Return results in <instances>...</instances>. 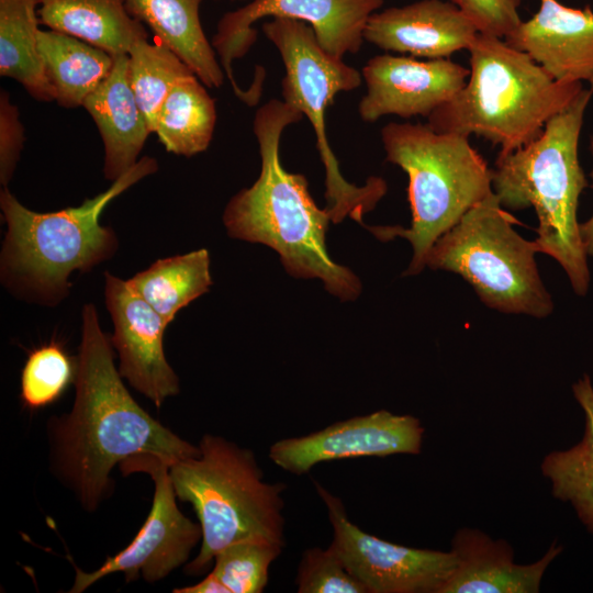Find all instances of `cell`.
<instances>
[{
    "mask_svg": "<svg viewBox=\"0 0 593 593\" xmlns=\"http://www.w3.org/2000/svg\"><path fill=\"white\" fill-rule=\"evenodd\" d=\"M82 108L96 123L103 143V175L114 181L138 161L153 133L130 83L127 54L113 56L111 71Z\"/></svg>",
    "mask_w": 593,
    "mask_h": 593,
    "instance_id": "cell-19",
    "label": "cell"
},
{
    "mask_svg": "<svg viewBox=\"0 0 593 593\" xmlns=\"http://www.w3.org/2000/svg\"><path fill=\"white\" fill-rule=\"evenodd\" d=\"M77 377V357L52 340L30 351L21 372V401L38 410L58 401Z\"/></svg>",
    "mask_w": 593,
    "mask_h": 593,
    "instance_id": "cell-28",
    "label": "cell"
},
{
    "mask_svg": "<svg viewBox=\"0 0 593 593\" xmlns=\"http://www.w3.org/2000/svg\"><path fill=\"white\" fill-rule=\"evenodd\" d=\"M120 466L124 475L134 472L150 475L155 484L152 508L132 542L108 557L99 569L85 572L75 567L71 593L82 592L115 572H123L126 581L135 580L139 574L148 582L159 581L186 563L202 538L200 524L189 519L178 508L167 461L145 454L131 457Z\"/></svg>",
    "mask_w": 593,
    "mask_h": 593,
    "instance_id": "cell-11",
    "label": "cell"
},
{
    "mask_svg": "<svg viewBox=\"0 0 593 593\" xmlns=\"http://www.w3.org/2000/svg\"><path fill=\"white\" fill-rule=\"evenodd\" d=\"M456 570L441 593H537L544 573L562 548L552 544L536 562L517 564L504 540L472 528H460L451 541Z\"/></svg>",
    "mask_w": 593,
    "mask_h": 593,
    "instance_id": "cell-18",
    "label": "cell"
},
{
    "mask_svg": "<svg viewBox=\"0 0 593 593\" xmlns=\"http://www.w3.org/2000/svg\"><path fill=\"white\" fill-rule=\"evenodd\" d=\"M38 0H0V75L18 81L40 102H52L38 48Z\"/></svg>",
    "mask_w": 593,
    "mask_h": 593,
    "instance_id": "cell-24",
    "label": "cell"
},
{
    "mask_svg": "<svg viewBox=\"0 0 593 593\" xmlns=\"http://www.w3.org/2000/svg\"><path fill=\"white\" fill-rule=\"evenodd\" d=\"M205 87L189 74L175 82L165 99L154 133L167 152L192 157L208 149L215 130L216 105Z\"/></svg>",
    "mask_w": 593,
    "mask_h": 593,
    "instance_id": "cell-23",
    "label": "cell"
},
{
    "mask_svg": "<svg viewBox=\"0 0 593 593\" xmlns=\"http://www.w3.org/2000/svg\"><path fill=\"white\" fill-rule=\"evenodd\" d=\"M518 223L492 192L434 243L426 266L458 273L491 309L546 317L553 302L538 273L537 247L514 230Z\"/></svg>",
    "mask_w": 593,
    "mask_h": 593,
    "instance_id": "cell-8",
    "label": "cell"
},
{
    "mask_svg": "<svg viewBox=\"0 0 593 593\" xmlns=\"http://www.w3.org/2000/svg\"><path fill=\"white\" fill-rule=\"evenodd\" d=\"M361 76L366 93L358 113L362 121L376 122L385 115L428 118L463 88L469 69L450 58L383 54L370 58Z\"/></svg>",
    "mask_w": 593,
    "mask_h": 593,
    "instance_id": "cell-14",
    "label": "cell"
},
{
    "mask_svg": "<svg viewBox=\"0 0 593 593\" xmlns=\"http://www.w3.org/2000/svg\"><path fill=\"white\" fill-rule=\"evenodd\" d=\"M202 0H125L132 16L145 23L156 41L181 58L209 88H219L225 72L200 19Z\"/></svg>",
    "mask_w": 593,
    "mask_h": 593,
    "instance_id": "cell-20",
    "label": "cell"
},
{
    "mask_svg": "<svg viewBox=\"0 0 593 593\" xmlns=\"http://www.w3.org/2000/svg\"><path fill=\"white\" fill-rule=\"evenodd\" d=\"M284 547L265 538H251L223 548L211 570L228 593H261L271 564Z\"/></svg>",
    "mask_w": 593,
    "mask_h": 593,
    "instance_id": "cell-29",
    "label": "cell"
},
{
    "mask_svg": "<svg viewBox=\"0 0 593 593\" xmlns=\"http://www.w3.org/2000/svg\"><path fill=\"white\" fill-rule=\"evenodd\" d=\"M381 141L387 160L409 177L411 226H366L381 240L400 236L411 243L413 257L403 275L412 276L425 268L434 243L493 192L492 169L469 137L427 123L390 122Z\"/></svg>",
    "mask_w": 593,
    "mask_h": 593,
    "instance_id": "cell-7",
    "label": "cell"
},
{
    "mask_svg": "<svg viewBox=\"0 0 593 593\" xmlns=\"http://www.w3.org/2000/svg\"><path fill=\"white\" fill-rule=\"evenodd\" d=\"M479 31L450 1L418 0L374 12L363 38L377 47L426 59L469 49Z\"/></svg>",
    "mask_w": 593,
    "mask_h": 593,
    "instance_id": "cell-17",
    "label": "cell"
},
{
    "mask_svg": "<svg viewBox=\"0 0 593 593\" xmlns=\"http://www.w3.org/2000/svg\"><path fill=\"white\" fill-rule=\"evenodd\" d=\"M237 1H247V0H237Z\"/></svg>",
    "mask_w": 593,
    "mask_h": 593,
    "instance_id": "cell-35",
    "label": "cell"
},
{
    "mask_svg": "<svg viewBox=\"0 0 593 593\" xmlns=\"http://www.w3.org/2000/svg\"><path fill=\"white\" fill-rule=\"evenodd\" d=\"M590 150L593 158V134L590 137ZM591 178L593 188V168L591 171ZM579 233L586 256L593 257V215L588 221L579 224Z\"/></svg>",
    "mask_w": 593,
    "mask_h": 593,
    "instance_id": "cell-34",
    "label": "cell"
},
{
    "mask_svg": "<svg viewBox=\"0 0 593 593\" xmlns=\"http://www.w3.org/2000/svg\"><path fill=\"white\" fill-rule=\"evenodd\" d=\"M81 318L74 405L51 421L49 429L58 477L85 510L94 511L112 491L116 465L145 454L169 463L198 456L200 448L165 427L130 394L94 304L83 305Z\"/></svg>",
    "mask_w": 593,
    "mask_h": 593,
    "instance_id": "cell-1",
    "label": "cell"
},
{
    "mask_svg": "<svg viewBox=\"0 0 593 593\" xmlns=\"http://www.w3.org/2000/svg\"><path fill=\"white\" fill-rule=\"evenodd\" d=\"M593 90L583 88L542 133L515 152L497 157L492 188L507 210L533 208L538 217V253L556 259L572 289L585 295L590 286L588 256L583 249L577 210L589 186L579 160V139Z\"/></svg>",
    "mask_w": 593,
    "mask_h": 593,
    "instance_id": "cell-4",
    "label": "cell"
},
{
    "mask_svg": "<svg viewBox=\"0 0 593 593\" xmlns=\"http://www.w3.org/2000/svg\"><path fill=\"white\" fill-rule=\"evenodd\" d=\"M475 25L479 33L505 38L523 21L522 0H449Z\"/></svg>",
    "mask_w": 593,
    "mask_h": 593,
    "instance_id": "cell-31",
    "label": "cell"
},
{
    "mask_svg": "<svg viewBox=\"0 0 593 593\" xmlns=\"http://www.w3.org/2000/svg\"><path fill=\"white\" fill-rule=\"evenodd\" d=\"M158 163L144 156L111 186L78 206L35 212L4 187L0 209L7 232L0 255L4 287L27 302L55 306L68 296L69 276L110 259L119 247L114 231L100 223L107 205L125 190L155 174Z\"/></svg>",
    "mask_w": 593,
    "mask_h": 593,
    "instance_id": "cell-3",
    "label": "cell"
},
{
    "mask_svg": "<svg viewBox=\"0 0 593 593\" xmlns=\"http://www.w3.org/2000/svg\"><path fill=\"white\" fill-rule=\"evenodd\" d=\"M37 14L48 30L75 36L112 56L128 54L137 40L148 37L125 0H38Z\"/></svg>",
    "mask_w": 593,
    "mask_h": 593,
    "instance_id": "cell-21",
    "label": "cell"
},
{
    "mask_svg": "<svg viewBox=\"0 0 593 593\" xmlns=\"http://www.w3.org/2000/svg\"><path fill=\"white\" fill-rule=\"evenodd\" d=\"M333 529L329 546L367 593H441L457 567L452 550L413 548L368 534L348 517L342 500L314 482Z\"/></svg>",
    "mask_w": 593,
    "mask_h": 593,
    "instance_id": "cell-12",
    "label": "cell"
},
{
    "mask_svg": "<svg viewBox=\"0 0 593 593\" xmlns=\"http://www.w3.org/2000/svg\"><path fill=\"white\" fill-rule=\"evenodd\" d=\"M127 57L133 93L154 133L159 110L175 82L194 72L171 49L157 41L149 43L147 37L137 40Z\"/></svg>",
    "mask_w": 593,
    "mask_h": 593,
    "instance_id": "cell-27",
    "label": "cell"
},
{
    "mask_svg": "<svg viewBox=\"0 0 593 593\" xmlns=\"http://www.w3.org/2000/svg\"><path fill=\"white\" fill-rule=\"evenodd\" d=\"M424 427L410 414L387 410L338 421L304 436L282 438L268 451L282 470L302 475L326 461L392 455H418Z\"/></svg>",
    "mask_w": 593,
    "mask_h": 593,
    "instance_id": "cell-13",
    "label": "cell"
},
{
    "mask_svg": "<svg viewBox=\"0 0 593 593\" xmlns=\"http://www.w3.org/2000/svg\"><path fill=\"white\" fill-rule=\"evenodd\" d=\"M198 446V456L168 463L177 499L192 505L202 532L187 573L202 574L223 548L240 540L265 538L284 547L287 484L266 481L251 449L212 434Z\"/></svg>",
    "mask_w": 593,
    "mask_h": 593,
    "instance_id": "cell-6",
    "label": "cell"
},
{
    "mask_svg": "<svg viewBox=\"0 0 593 593\" xmlns=\"http://www.w3.org/2000/svg\"><path fill=\"white\" fill-rule=\"evenodd\" d=\"M105 278V305L113 322L111 337L118 351L119 372L157 407L179 393V378L168 363L164 334L168 323L135 291L128 280L110 272Z\"/></svg>",
    "mask_w": 593,
    "mask_h": 593,
    "instance_id": "cell-15",
    "label": "cell"
},
{
    "mask_svg": "<svg viewBox=\"0 0 593 593\" xmlns=\"http://www.w3.org/2000/svg\"><path fill=\"white\" fill-rule=\"evenodd\" d=\"M585 415L582 440L566 450L548 454L541 472L551 483L552 495L569 502L589 532L593 533V385L589 376L572 385Z\"/></svg>",
    "mask_w": 593,
    "mask_h": 593,
    "instance_id": "cell-25",
    "label": "cell"
},
{
    "mask_svg": "<svg viewBox=\"0 0 593 593\" xmlns=\"http://www.w3.org/2000/svg\"><path fill=\"white\" fill-rule=\"evenodd\" d=\"M175 593H228L224 584L216 578V575L210 571L203 580L200 582L177 588L174 590Z\"/></svg>",
    "mask_w": 593,
    "mask_h": 593,
    "instance_id": "cell-33",
    "label": "cell"
},
{
    "mask_svg": "<svg viewBox=\"0 0 593 593\" xmlns=\"http://www.w3.org/2000/svg\"><path fill=\"white\" fill-rule=\"evenodd\" d=\"M295 584L299 593H367L331 546L303 551Z\"/></svg>",
    "mask_w": 593,
    "mask_h": 593,
    "instance_id": "cell-30",
    "label": "cell"
},
{
    "mask_svg": "<svg viewBox=\"0 0 593 593\" xmlns=\"http://www.w3.org/2000/svg\"><path fill=\"white\" fill-rule=\"evenodd\" d=\"M468 51L466 85L427 124L438 132L482 137L500 147L497 157L537 138L583 89L582 83L555 80L502 37L478 33Z\"/></svg>",
    "mask_w": 593,
    "mask_h": 593,
    "instance_id": "cell-5",
    "label": "cell"
},
{
    "mask_svg": "<svg viewBox=\"0 0 593 593\" xmlns=\"http://www.w3.org/2000/svg\"><path fill=\"white\" fill-rule=\"evenodd\" d=\"M24 127L18 107L8 91L0 92V182L7 187L15 171L24 146Z\"/></svg>",
    "mask_w": 593,
    "mask_h": 593,
    "instance_id": "cell-32",
    "label": "cell"
},
{
    "mask_svg": "<svg viewBox=\"0 0 593 593\" xmlns=\"http://www.w3.org/2000/svg\"><path fill=\"white\" fill-rule=\"evenodd\" d=\"M302 119V113L283 100L271 99L257 110L253 131L260 174L228 201L223 223L228 236L272 248L292 277L318 279L331 294L351 301L359 296L361 282L327 251L329 212L317 206L305 176L288 171L280 160L282 132Z\"/></svg>",
    "mask_w": 593,
    "mask_h": 593,
    "instance_id": "cell-2",
    "label": "cell"
},
{
    "mask_svg": "<svg viewBox=\"0 0 593 593\" xmlns=\"http://www.w3.org/2000/svg\"><path fill=\"white\" fill-rule=\"evenodd\" d=\"M528 54L555 80L593 90V10L539 0L538 11L504 38Z\"/></svg>",
    "mask_w": 593,
    "mask_h": 593,
    "instance_id": "cell-16",
    "label": "cell"
},
{
    "mask_svg": "<svg viewBox=\"0 0 593 593\" xmlns=\"http://www.w3.org/2000/svg\"><path fill=\"white\" fill-rule=\"evenodd\" d=\"M262 32L275 45L284 65L283 101L305 116L315 133L316 147L325 168L327 211L332 222L346 216L361 222L365 213L374 209L387 192L382 178L371 177L365 186L348 182L326 135L325 112L339 92L358 88L361 72L343 58L327 53L313 29L299 20L273 18L262 24Z\"/></svg>",
    "mask_w": 593,
    "mask_h": 593,
    "instance_id": "cell-9",
    "label": "cell"
},
{
    "mask_svg": "<svg viewBox=\"0 0 593 593\" xmlns=\"http://www.w3.org/2000/svg\"><path fill=\"white\" fill-rule=\"evenodd\" d=\"M128 281L169 324L181 309L212 286L210 254L202 248L158 259Z\"/></svg>",
    "mask_w": 593,
    "mask_h": 593,
    "instance_id": "cell-26",
    "label": "cell"
},
{
    "mask_svg": "<svg viewBox=\"0 0 593 593\" xmlns=\"http://www.w3.org/2000/svg\"><path fill=\"white\" fill-rule=\"evenodd\" d=\"M38 48L54 101L63 108L82 107L113 66V56L75 36L41 30Z\"/></svg>",
    "mask_w": 593,
    "mask_h": 593,
    "instance_id": "cell-22",
    "label": "cell"
},
{
    "mask_svg": "<svg viewBox=\"0 0 593 593\" xmlns=\"http://www.w3.org/2000/svg\"><path fill=\"white\" fill-rule=\"evenodd\" d=\"M382 5L383 0H250L220 19L211 44L235 96L255 105L262 92L255 86L240 88L233 63L244 57L256 42L253 25L258 20L271 16L302 21L313 29L327 53L343 58L359 52L368 20Z\"/></svg>",
    "mask_w": 593,
    "mask_h": 593,
    "instance_id": "cell-10",
    "label": "cell"
}]
</instances>
